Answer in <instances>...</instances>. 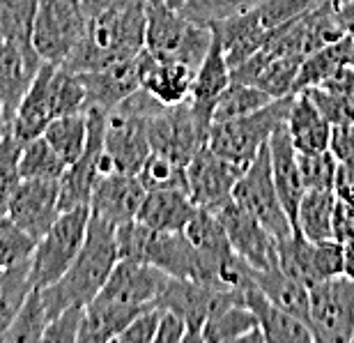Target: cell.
I'll return each mask as SVG.
<instances>
[{
  "instance_id": "1",
  "label": "cell",
  "mask_w": 354,
  "mask_h": 343,
  "mask_svg": "<svg viewBox=\"0 0 354 343\" xmlns=\"http://www.w3.org/2000/svg\"><path fill=\"white\" fill-rule=\"evenodd\" d=\"M147 0H115L86 17V30L74 53L62 62L74 71H97L131 60L145 49Z\"/></svg>"
},
{
  "instance_id": "2",
  "label": "cell",
  "mask_w": 354,
  "mask_h": 343,
  "mask_svg": "<svg viewBox=\"0 0 354 343\" xmlns=\"http://www.w3.org/2000/svg\"><path fill=\"white\" fill-rule=\"evenodd\" d=\"M118 261L120 254L115 242V226L97 217V214H90L86 240H83L79 256L58 281L46 285V288H39L48 320L69 306H88L102 290Z\"/></svg>"
},
{
  "instance_id": "3",
  "label": "cell",
  "mask_w": 354,
  "mask_h": 343,
  "mask_svg": "<svg viewBox=\"0 0 354 343\" xmlns=\"http://www.w3.org/2000/svg\"><path fill=\"white\" fill-rule=\"evenodd\" d=\"M322 0H260L253 10L212 26L230 69L251 58L276 28L313 10Z\"/></svg>"
},
{
  "instance_id": "4",
  "label": "cell",
  "mask_w": 354,
  "mask_h": 343,
  "mask_svg": "<svg viewBox=\"0 0 354 343\" xmlns=\"http://www.w3.org/2000/svg\"><path fill=\"white\" fill-rule=\"evenodd\" d=\"M115 242L120 258L147 263L177 279H196L198 274L196 249L182 231H154L138 219H131L115 226Z\"/></svg>"
},
{
  "instance_id": "5",
  "label": "cell",
  "mask_w": 354,
  "mask_h": 343,
  "mask_svg": "<svg viewBox=\"0 0 354 343\" xmlns=\"http://www.w3.org/2000/svg\"><path fill=\"white\" fill-rule=\"evenodd\" d=\"M214 33L209 26L196 24L166 3H147L145 49L157 60H171L198 69L207 55Z\"/></svg>"
},
{
  "instance_id": "6",
  "label": "cell",
  "mask_w": 354,
  "mask_h": 343,
  "mask_svg": "<svg viewBox=\"0 0 354 343\" xmlns=\"http://www.w3.org/2000/svg\"><path fill=\"white\" fill-rule=\"evenodd\" d=\"M290 104H292V95L274 99L263 109L246 116L216 120L207 132V146L223 159L246 168L256 159L269 137L286 123Z\"/></svg>"
},
{
  "instance_id": "7",
  "label": "cell",
  "mask_w": 354,
  "mask_h": 343,
  "mask_svg": "<svg viewBox=\"0 0 354 343\" xmlns=\"http://www.w3.org/2000/svg\"><path fill=\"white\" fill-rule=\"evenodd\" d=\"M90 214V205H76L60 212L53 226L37 240L30 258L32 288H46L67 272L86 240Z\"/></svg>"
},
{
  "instance_id": "8",
  "label": "cell",
  "mask_w": 354,
  "mask_h": 343,
  "mask_svg": "<svg viewBox=\"0 0 354 343\" xmlns=\"http://www.w3.org/2000/svg\"><path fill=\"white\" fill-rule=\"evenodd\" d=\"M86 30L81 0H37L32 19V49L44 62L62 65Z\"/></svg>"
},
{
  "instance_id": "9",
  "label": "cell",
  "mask_w": 354,
  "mask_h": 343,
  "mask_svg": "<svg viewBox=\"0 0 354 343\" xmlns=\"http://www.w3.org/2000/svg\"><path fill=\"white\" fill-rule=\"evenodd\" d=\"M232 198H235L246 212H251L253 217L274 235V240L288 238V235L295 231V226L288 217L286 207L281 203L274 177H272L269 141L260 148L256 159L244 168V173L239 175L235 189H232Z\"/></svg>"
},
{
  "instance_id": "10",
  "label": "cell",
  "mask_w": 354,
  "mask_h": 343,
  "mask_svg": "<svg viewBox=\"0 0 354 343\" xmlns=\"http://www.w3.org/2000/svg\"><path fill=\"white\" fill-rule=\"evenodd\" d=\"M308 330L317 343H352L354 281L345 274L308 285Z\"/></svg>"
},
{
  "instance_id": "11",
  "label": "cell",
  "mask_w": 354,
  "mask_h": 343,
  "mask_svg": "<svg viewBox=\"0 0 354 343\" xmlns=\"http://www.w3.org/2000/svg\"><path fill=\"white\" fill-rule=\"evenodd\" d=\"M109 111L88 109V143L83 155L74 164H69L67 170L60 177V212L72 210L76 205H90L92 189L99 175L109 173L113 166L104 155V134Z\"/></svg>"
},
{
  "instance_id": "12",
  "label": "cell",
  "mask_w": 354,
  "mask_h": 343,
  "mask_svg": "<svg viewBox=\"0 0 354 343\" xmlns=\"http://www.w3.org/2000/svg\"><path fill=\"white\" fill-rule=\"evenodd\" d=\"M152 152H159L182 166H189L196 150L207 143V132L198 125L189 99L175 106H161L147 120Z\"/></svg>"
},
{
  "instance_id": "13",
  "label": "cell",
  "mask_w": 354,
  "mask_h": 343,
  "mask_svg": "<svg viewBox=\"0 0 354 343\" xmlns=\"http://www.w3.org/2000/svg\"><path fill=\"white\" fill-rule=\"evenodd\" d=\"M221 221L225 238H228L232 252L244 258L253 270H267L276 265V240L260 221L246 212L235 198L212 210Z\"/></svg>"
},
{
  "instance_id": "14",
  "label": "cell",
  "mask_w": 354,
  "mask_h": 343,
  "mask_svg": "<svg viewBox=\"0 0 354 343\" xmlns=\"http://www.w3.org/2000/svg\"><path fill=\"white\" fill-rule=\"evenodd\" d=\"M168 279L171 276L154 265H147V263L140 261L120 258L115 263V267L111 270L102 290L97 292V297L129 306V309L136 311H145L157 306V299L164 292Z\"/></svg>"
},
{
  "instance_id": "15",
  "label": "cell",
  "mask_w": 354,
  "mask_h": 343,
  "mask_svg": "<svg viewBox=\"0 0 354 343\" xmlns=\"http://www.w3.org/2000/svg\"><path fill=\"white\" fill-rule=\"evenodd\" d=\"M242 173V166L223 159L205 143L196 150L187 166V187L191 201L205 210H214L232 196V189Z\"/></svg>"
},
{
  "instance_id": "16",
  "label": "cell",
  "mask_w": 354,
  "mask_h": 343,
  "mask_svg": "<svg viewBox=\"0 0 354 343\" xmlns=\"http://www.w3.org/2000/svg\"><path fill=\"white\" fill-rule=\"evenodd\" d=\"M60 180H21L7 203V217L37 242L60 214Z\"/></svg>"
},
{
  "instance_id": "17",
  "label": "cell",
  "mask_w": 354,
  "mask_h": 343,
  "mask_svg": "<svg viewBox=\"0 0 354 343\" xmlns=\"http://www.w3.org/2000/svg\"><path fill=\"white\" fill-rule=\"evenodd\" d=\"M147 189L143 187L138 175L122 173V170H109L99 175L90 196V212L97 214L113 226L136 219L138 207L143 203Z\"/></svg>"
},
{
  "instance_id": "18",
  "label": "cell",
  "mask_w": 354,
  "mask_h": 343,
  "mask_svg": "<svg viewBox=\"0 0 354 343\" xmlns=\"http://www.w3.org/2000/svg\"><path fill=\"white\" fill-rule=\"evenodd\" d=\"M143 67L145 49L131 60L118 62V65L97 71H81L83 83H86L88 109H104L111 113L120 102H124L131 92L140 88V83H143Z\"/></svg>"
},
{
  "instance_id": "19",
  "label": "cell",
  "mask_w": 354,
  "mask_h": 343,
  "mask_svg": "<svg viewBox=\"0 0 354 343\" xmlns=\"http://www.w3.org/2000/svg\"><path fill=\"white\" fill-rule=\"evenodd\" d=\"M41 60L37 51L28 44L3 39L0 44V106L10 116V120L17 113L21 99L30 88L35 74L41 67Z\"/></svg>"
},
{
  "instance_id": "20",
  "label": "cell",
  "mask_w": 354,
  "mask_h": 343,
  "mask_svg": "<svg viewBox=\"0 0 354 343\" xmlns=\"http://www.w3.org/2000/svg\"><path fill=\"white\" fill-rule=\"evenodd\" d=\"M228 85H230V65L223 55L221 42L214 35L207 55L201 62V67L196 69L194 85H191V95H189V104L194 109V116L205 132H209L214 106Z\"/></svg>"
},
{
  "instance_id": "21",
  "label": "cell",
  "mask_w": 354,
  "mask_h": 343,
  "mask_svg": "<svg viewBox=\"0 0 354 343\" xmlns=\"http://www.w3.org/2000/svg\"><path fill=\"white\" fill-rule=\"evenodd\" d=\"M269 159H272V177L279 191V198L286 207L290 221L297 217V207L306 191L301 170H299V152H297L288 127L283 123L272 137H269Z\"/></svg>"
},
{
  "instance_id": "22",
  "label": "cell",
  "mask_w": 354,
  "mask_h": 343,
  "mask_svg": "<svg viewBox=\"0 0 354 343\" xmlns=\"http://www.w3.org/2000/svg\"><path fill=\"white\" fill-rule=\"evenodd\" d=\"M246 306L253 311L260 330L265 334V341L272 343H310L313 334H310L308 325L299 320L286 309H281L279 304H274L272 299L265 297L256 283L244 288Z\"/></svg>"
},
{
  "instance_id": "23",
  "label": "cell",
  "mask_w": 354,
  "mask_h": 343,
  "mask_svg": "<svg viewBox=\"0 0 354 343\" xmlns=\"http://www.w3.org/2000/svg\"><path fill=\"white\" fill-rule=\"evenodd\" d=\"M198 205L191 201L189 191L184 189H152L147 191L138 207L136 219L154 231L180 233L187 228Z\"/></svg>"
},
{
  "instance_id": "24",
  "label": "cell",
  "mask_w": 354,
  "mask_h": 343,
  "mask_svg": "<svg viewBox=\"0 0 354 343\" xmlns=\"http://www.w3.org/2000/svg\"><path fill=\"white\" fill-rule=\"evenodd\" d=\"M288 134L292 139L297 152H317V150H329L331 139V123L322 116L308 92H297L292 95L288 118H286Z\"/></svg>"
},
{
  "instance_id": "25",
  "label": "cell",
  "mask_w": 354,
  "mask_h": 343,
  "mask_svg": "<svg viewBox=\"0 0 354 343\" xmlns=\"http://www.w3.org/2000/svg\"><path fill=\"white\" fill-rule=\"evenodd\" d=\"M194 76L196 69H191L189 65L171 60H157L145 49V67L140 88H145L164 106L187 102L191 95V85H194Z\"/></svg>"
},
{
  "instance_id": "26",
  "label": "cell",
  "mask_w": 354,
  "mask_h": 343,
  "mask_svg": "<svg viewBox=\"0 0 354 343\" xmlns=\"http://www.w3.org/2000/svg\"><path fill=\"white\" fill-rule=\"evenodd\" d=\"M51 69L53 62H41L30 88H28L12 118V134L21 141V146L41 137L46 125L51 123V111H48V76H51Z\"/></svg>"
},
{
  "instance_id": "27",
  "label": "cell",
  "mask_w": 354,
  "mask_h": 343,
  "mask_svg": "<svg viewBox=\"0 0 354 343\" xmlns=\"http://www.w3.org/2000/svg\"><path fill=\"white\" fill-rule=\"evenodd\" d=\"M235 341H265L256 316L246 304H225L209 313L203 325V343H235Z\"/></svg>"
},
{
  "instance_id": "28",
  "label": "cell",
  "mask_w": 354,
  "mask_h": 343,
  "mask_svg": "<svg viewBox=\"0 0 354 343\" xmlns=\"http://www.w3.org/2000/svg\"><path fill=\"white\" fill-rule=\"evenodd\" d=\"M253 283L258 285L265 297L279 304L281 309L292 313L299 320L308 325V311H310V292L308 285L301 283L299 279L286 274L279 267V263L267 270H253Z\"/></svg>"
},
{
  "instance_id": "29",
  "label": "cell",
  "mask_w": 354,
  "mask_h": 343,
  "mask_svg": "<svg viewBox=\"0 0 354 343\" xmlns=\"http://www.w3.org/2000/svg\"><path fill=\"white\" fill-rule=\"evenodd\" d=\"M350 49H352V35H345V37L331 42L327 46L310 51L306 58L301 60L299 71H297L292 95L310 90V88H320L334 71H338L343 65H348Z\"/></svg>"
},
{
  "instance_id": "30",
  "label": "cell",
  "mask_w": 354,
  "mask_h": 343,
  "mask_svg": "<svg viewBox=\"0 0 354 343\" xmlns=\"http://www.w3.org/2000/svg\"><path fill=\"white\" fill-rule=\"evenodd\" d=\"M334 189H306L297 207L292 226L304 233L310 242H322L334 238Z\"/></svg>"
},
{
  "instance_id": "31",
  "label": "cell",
  "mask_w": 354,
  "mask_h": 343,
  "mask_svg": "<svg viewBox=\"0 0 354 343\" xmlns=\"http://www.w3.org/2000/svg\"><path fill=\"white\" fill-rule=\"evenodd\" d=\"M48 111H51V120L88 111V95L81 71L53 65L48 76Z\"/></svg>"
},
{
  "instance_id": "32",
  "label": "cell",
  "mask_w": 354,
  "mask_h": 343,
  "mask_svg": "<svg viewBox=\"0 0 354 343\" xmlns=\"http://www.w3.org/2000/svg\"><path fill=\"white\" fill-rule=\"evenodd\" d=\"M48 146L60 155V159L74 164L86 150L88 143V111L86 113H69V116L53 118L41 134Z\"/></svg>"
},
{
  "instance_id": "33",
  "label": "cell",
  "mask_w": 354,
  "mask_h": 343,
  "mask_svg": "<svg viewBox=\"0 0 354 343\" xmlns=\"http://www.w3.org/2000/svg\"><path fill=\"white\" fill-rule=\"evenodd\" d=\"M67 164L48 146L44 137H37L21 146L19 175L21 180H60Z\"/></svg>"
},
{
  "instance_id": "34",
  "label": "cell",
  "mask_w": 354,
  "mask_h": 343,
  "mask_svg": "<svg viewBox=\"0 0 354 343\" xmlns=\"http://www.w3.org/2000/svg\"><path fill=\"white\" fill-rule=\"evenodd\" d=\"M48 325V313L41 299L39 288L30 290L24 306L14 316L12 325L0 334V343H37L44 341V330Z\"/></svg>"
},
{
  "instance_id": "35",
  "label": "cell",
  "mask_w": 354,
  "mask_h": 343,
  "mask_svg": "<svg viewBox=\"0 0 354 343\" xmlns=\"http://www.w3.org/2000/svg\"><path fill=\"white\" fill-rule=\"evenodd\" d=\"M30 290H35L30 283V263L0 270V334L12 325Z\"/></svg>"
},
{
  "instance_id": "36",
  "label": "cell",
  "mask_w": 354,
  "mask_h": 343,
  "mask_svg": "<svg viewBox=\"0 0 354 343\" xmlns=\"http://www.w3.org/2000/svg\"><path fill=\"white\" fill-rule=\"evenodd\" d=\"M276 99H279V97H276ZM269 102H274V97L269 95V92L256 88V85H249V83L230 81V85L223 90V95L218 97V102L214 106L212 123H216V120L246 116V113H253V111L263 109V106H267Z\"/></svg>"
},
{
  "instance_id": "37",
  "label": "cell",
  "mask_w": 354,
  "mask_h": 343,
  "mask_svg": "<svg viewBox=\"0 0 354 343\" xmlns=\"http://www.w3.org/2000/svg\"><path fill=\"white\" fill-rule=\"evenodd\" d=\"M260 0H184L180 10L184 17L203 26H216L221 21L235 19L239 14L253 10Z\"/></svg>"
},
{
  "instance_id": "38",
  "label": "cell",
  "mask_w": 354,
  "mask_h": 343,
  "mask_svg": "<svg viewBox=\"0 0 354 343\" xmlns=\"http://www.w3.org/2000/svg\"><path fill=\"white\" fill-rule=\"evenodd\" d=\"M138 177L147 191L152 189H184L187 187V166L177 164L159 152H150L143 168L138 170Z\"/></svg>"
},
{
  "instance_id": "39",
  "label": "cell",
  "mask_w": 354,
  "mask_h": 343,
  "mask_svg": "<svg viewBox=\"0 0 354 343\" xmlns=\"http://www.w3.org/2000/svg\"><path fill=\"white\" fill-rule=\"evenodd\" d=\"M37 0H0V30L5 39L32 46V19Z\"/></svg>"
},
{
  "instance_id": "40",
  "label": "cell",
  "mask_w": 354,
  "mask_h": 343,
  "mask_svg": "<svg viewBox=\"0 0 354 343\" xmlns=\"http://www.w3.org/2000/svg\"><path fill=\"white\" fill-rule=\"evenodd\" d=\"M35 245L37 242L21 231L7 214H0V270L30 263Z\"/></svg>"
},
{
  "instance_id": "41",
  "label": "cell",
  "mask_w": 354,
  "mask_h": 343,
  "mask_svg": "<svg viewBox=\"0 0 354 343\" xmlns=\"http://www.w3.org/2000/svg\"><path fill=\"white\" fill-rule=\"evenodd\" d=\"M299 170L306 189H334L338 159L331 150L299 152Z\"/></svg>"
},
{
  "instance_id": "42",
  "label": "cell",
  "mask_w": 354,
  "mask_h": 343,
  "mask_svg": "<svg viewBox=\"0 0 354 343\" xmlns=\"http://www.w3.org/2000/svg\"><path fill=\"white\" fill-rule=\"evenodd\" d=\"M304 92H308V97L313 99L317 109L322 111V116L331 123V127L354 123V99L352 97H345L341 92H334L327 88H310Z\"/></svg>"
},
{
  "instance_id": "43",
  "label": "cell",
  "mask_w": 354,
  "mask_h": 343,
  "mask_svg": "<svg viewBox=\"0 0 354 343\" xmlns=\"http://www.w3.org/2000/svg\"><path fill=\"white\" fill-rule=\"evenodd\" d=\"M343 242L338 240H322L313 242V272H315V283L324 281V279L343 274Z\"/></svg>"
},
{
  "instance_id": "44",
  "label": "cell",
  "mask_w": 354,
  "mask_h": 343,
  "mask_svg": "<svg viewBox=\"0 0 354 343\" xmlns=\"http://www.w3.org/2000/svg\"><path fill=\"white\" fill-rule=\"evenodd\" d=\"M83 313H86V306H69V309L60 311L58 316L48 320V325L44 330V341L46 343H79Z\"/></svg>"
},
{
  "instance_id": "45",
  "label": "cell",
  "mask_w": 354,
  "mask_h": 343,
  "mask_svg": "<svg viewBox=\"0 0 354 343\" xmlns=\"http://www.w3.org/2000/svg\"><path fill=\"white\" fill-rule=\"evenodd\" d=\"M159 316H161L159 306L140 311L138 316L118 334L115 341L118 343H154V334H157V327H159Z\"/></svg>"
},
{
  "instance_id": "46",
  "label": "cell",
  "mask_w": 354,
  "mask_h": 343,
  "mask_svg": "<svg viewBox=\"0 0 354 343\" xmlns=\"http://www.w3.org/2000/svg\"><path fill=\"white\" fill-rule=\"evenodd\" d=\"M184 337H187V320L171 309H161L154 343H184Z\"/></svg>"
},
{
  "instance_id": "47",
  "label": "cell",
  "mask_w": 354,
  "mask_h": 343,
  "mask_svg": "<svg viewBox=\"0 0 354 343\" xmlns=\"http://www.w3.org/2000/svg\"><path fill=\"white\" fill-rule=\"evenodd\" d=\"M329 150L334 152V157L338 161L354 159V123L331 127Z\"/></svg>"
},
{
  "instance_id": "48",
  "label": "cell",
  "mask_w": 354,
  "mask_h": 343,
  "mask_svg": "<svg viewBox=\"0 0 354 343\" xmlns=\"http://www.w3.org/2000/svg\"><path fill=\"white\" fill-rule=\"evenodd\" d=\"M334 240L338 242H350L354 240V205L341 201L336 198V205H334Z\"/></svg>"
},
{
  "instance_id": "49",
  "label": "cell",
  "mask_w": 354,
  "mask_h": 343,
  "mask_svg": "<svg viewBox=\"0 0 354 343\" xmlns=\"http://www.w3.org/2000/svg\"><path fill=\"white\" fill-rule=\"evenodd\" d=\"M334 194H336V198H341V201L354 205V159L338 161Z\"/></svg>"
},
{
  "instance_id": "50",
  "label": "cell",
  "mask_w": 354,
  "mask_h": 343,
  "mask_svg": "<svg viewBox=\"0 0 354 343\" xmlns=\"http://www.w3.org/2000/svg\"><path fill=\"white\" fill-rule=\"evenodd\" d=\"M320 88H327V90H334V92H341L345 97H352L354 99V65H343L338 71H334L327 81H324Z\"/></svg>"
},
{
  "instance_id": "51",
  "label": "cell",
  "mask_w": 354,
  "mask_h": 343,
  "mask_svg": "<svg viewBox=\"0 0 354 343\" xmlns=\"http://www.w3.org/2000/svg\"><path fill=\"white\" fill-rule=\"evenodd\" d=\"M336 12H338V21H341V26L345 28V33L354 35V0H348V3L338 7Z\"/></svg>"
},
{
  "instance_id": "52",
  "label": "cell",
  "mask_w": 354,
  "mask_h": 343,
  "mask_svg": "<svg viewBox=\"0 0 354 343\" xmlns=\"http://www.w3.org/2000/svg\"><path fill=\"white\" fill-rule=\"evenodd\" d=\"M343 254H345V263H343V274L354 281V240L345 242L343 245Z\"/></svg>"
},
{
  "instance_id": "53",
  "label": "cell",
  "mask_w": 354,
  "mask_h": 343,
  "mask_svg": "<svg viewBox=\"0 0 354 343\" xmlns=\"http://www.w3.org/2000/svg\"><path fill=\"white\" fill-rule=\"evenodd\" d=\"M10 125H12V120H10V116L5 113V109L0 106V139L5 137V132L10 130Z\"/></svg>"
},
{
  "instance_id": "54",
  "label": "cell",
  "mask_w": 354,
  "mask_h": 343,
  "mask_svg": "<svg viewBox=\"0 0 354 343\" xmlns=\"http://www.w3.org/2000/svg\"><path fill=\"white\" fill-rule=\"evenodd\" d=\"M184 3V0H166L168 7H173V10H180V5Z\"/></svg>"
},
{
  "instance_id": "55",
  "label": "cell",
  "mask_w": 354,
  "mask_h": 343,
  "mask_svg": "<svg viewBox=\"0 0 354 343\" xmlns=\"http://www.w3.org/2000/svg\"><path fill=\"white\" fill-rule=\"evenodd\" d=\"M350 65H354V35H352V49H350Z\"/></svg>"
},
{
  "instance_id": "56",
  "label": "cell",
  "mask_w": 354,
  "mask_h": 343,
  "mask_svg": "<svg viewBox=\"0 0 354 343\" xmlns=\"http://www.w3.org/2000/svg\"><path fill=\"white\" fill-rule=\"evenodd\" d=\"M329 3H331V5H336V7H341V5L348 3V0H329Z\"/></svg>"
},
{
  "instance_id": "57",
  "label": "cell",
  "mask_w": 354,
  "mask_h": 343,
  "mask_svg": "<svg viewBox=\"0 0 354 343\" xmlns=\"http://www.w3.org/2000/svg\"><path fill=\"white\" fill-rule=\"evenodd\" d=\"M147 3H152V5H161V3H166V0H147Z\"/></svg>"
},
{
  "instance_id": "58",
  "label": "cell",
  "mask_w": 354,
  "mask_h": 343,
  "mask_svg": "<svg viewBox=\"0 0 354 343\" xmlns=\"http://www.w3.org/2000/svg\"><path fill=\"white\" fill-rule=\"evenodd\" d=\"M352 343H354V334H352Z\"/></svg>"
}]
</instances>
